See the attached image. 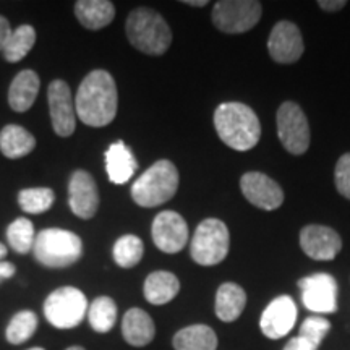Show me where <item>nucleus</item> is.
<instances>
[{
  "label": "nucleus",
  "instance_id": "obj_1",
  "mask_svg": "<svg viewBox=\"0 0 350 350\" xmlns=\"http://www.w3.org/2000/svg\"><path fill=\"white\" fill-rule=\"evenodd\" d=\"M119 93L112 75L106 70H93L85 77L77 91L75 111L88 126H107L116 119Z\"/></svg>",
  "mask_w": 350,
  "mask_h": 350
},
{
  "label": "nucleus",
  "instance_id": "obj_2",
  "mask_svg": "<svg viewBox=\"0 0 350 350\" xmlns=\"http://www.w3.org/2000/svg\"><path fill=\"white\" fill-rule=\"evenodd\" d=\"M219 138L235 151L255 148L261 138V124L252 107L242 103H224L214 112Z\"/></svg>",
  "mask_w": 350,
  "mask_h": 350
},
{
  "label": "nucleus",
  "instance_id": "obj_3",
  "mask_svg": "<svg viewBox=\"0 0 350 350\" xmlns=\"http://www.w3.org/2000/svg\"><path fill=\"white\" fill-rule=\"evenodd\" d=\"M125 31L131 46L148 55H163L172 42L167 21L152 8H135L126 18Z\"/></svg>",
  "mask_w": 350,
  "mask_h": 350
},
{
  "label": "nucleus",
  "instance_id": "obj_4",
  "mask_svg": "<svg viewBox=\"0 0 350 350\" xmlns=\"http://www.w3.org/2000/svg\"><path fill=\"white\" fill-rule=\"evenodd\" d=\"M178 188V170L167 159L151 165L131 185V198L138 206L156 208L174 198Z\"/></svg>",
  "mask_w": 350,
  "mask_h": 350
},
{
  "label": "nucleus",
  "instance_id": "obj_5",
  "mask_svg": "<svg viewBox=\"0 0 350 350\" xmlns=\"http://www.w3.org/2000/svg\"><path fill=\"white\" fill-rule=\"evenodd\" d=\"M34 256L46 268H68L81 258V239L65 229H44L36 235Z\"/></svg>",
  "mask_w": 350,
  "mask_h": 350
},
{
  "label": "nucleus",
  "instance_id": "obj_6",
  "mask_svg": "<svg viewBox=\"0 0 350 350\" xmlns=\"http://www.w3.org/2000/svg\"><path fill=\"white\" fill-rule=\"evenodd\" d=\"M230 235L229 229L221 219H204L196 227L190 243V255L201 266H216L229 253Z\"/></svg>",
  "mask_w": 350,
  "mask_h": 350
},
{
  "label": "nucleus",
  "instance_id": "obj_7",
  "mask_svg": "<svg viewBox=\"0 0 350 350\" xmlns=\"http://www.w3.org/2000/svg\"><path fill=\"white\" fill-rule=\"evenodd\" d=\"M88 299L80 288L60 287L44 301V317L57 329H72L81 325L88 314Z\"/></svg>",
  "mask_w": 350,
  "mask_h": 350
},
{
  "label": "nucleus",
  "instance_id": "obj_8",
  "mask_svg": "<svg viewBox=\"0 0 350 350\" xmlns=\"http://www.w3.org/2000/svg\"><path fill=\"white\" fill-rule=\"evenodd\" d=\"M262 5L256 0H221L214 3L213 23L229 34L247 33L258 25Z\"/></svg>",
  "mask_w": 350,
  "mask_h": 350
},
{
  "label": "nucleus",
  "instance_id": "obj_9",
  "mask_svg": "<svg viewBox=\"0 0 350 350\" xmlns=\"http://www.w3.org/2000/svg\"><path fill=\"white\" fill-rule=\"evenodd\" d=\"M278 135L291 154L300 156L310 146V125L299 104L287 100L278 111Z\"/></svg>",
  "mask_w": 350,
  "mask_h": 350
},
{
  "label": "nucleus",
  "instance_id": "obj_10",
  "mask_svg": "<svg viewBox=\"0 0 350 350\" xmlns=\"http://www.w3.org/2000/svg\"><path fill=\"white\" fill-rule=\"evenodd\" d=\"M301 300L310 312L334 313L338 310V284L331 274H313L299 282Z\"/></svg>",
  "mask_w": 350,
  "mask_h": 350
},
{
  "label": "nucleus",
  "instance_id": "obj_11",
  "mask_svg": "<svg viewBox=\"0 0 350 350\" xmlns=\"http://www.w3.org/2000/svg\"><path fill=\"white\" fill-rule=\"evenodd\" d=\"M47 103L52 126L59 137L68 138L75 131V103H73L72 91L64 80H54L47 88Z\"/></svg>",
  "mask_w": 350,
  "mask_h": 350
},
{
  "label": "nucleus",
  "instance_id": "obj_12",
  "mask_svg": "<svg viewBox=\"0 0 350 350\" xmlns=\"http://www.w3.org/2000/svg\"><path fill=\"white\" fill-rule=\"evenodd\" d=\"M151 234L156 247L169 255L182 252L188 242V226L185 219L175 211L157 214L152 221Z\"/></svg>",
  "mask_w": 350,
  "mask_h": 350
},
{
  "label": "nucleus",
  "instance_id": "obj_13",
  "mask_svg": "<svg viewBox=\"0 0 350 350\" xmlns=\"http://www.w3.org/2000/svg\"><path fill=\"white\" fill-rule=\"evenodd\" d=\"M271 59L278 64H294L304 55L305 46L300 29L292 21H279L268 39Z\"/></svg>",
  "mask_w": 350,
  "mask_h": 350
},
{
  "label": "nucleus",
  "instance_id": "obj_14",
  "mask_svg": "<svg viewBox=\"0 0 350 350\" xmlns=\"http://www.w3.org/2000/svg\"><path fill=\"white\" fill-rule=\"evenodd\" d=\"M242 193L253 206L274 211L282 204L284 191L279 183L261 172H247L240 180Z\"/></svg>",
  "mask_w": 350,
  "mask_h": 350
},
{
  "label": "nucleus",
  "instance_id": "obj_15",
  "mask_svg": "<svg viewBox=\"0 0 350 350\" xmlns=\"http://www.w3.org/2000/svg\"><path fill=\"white\" fill-rule=\"evenodd\" d=\"M68 204L80 219H93L99 208V191L93 175L86 170L73 172L68 183Z\"/></svg>",
  "mask_w": 350,
  "mask_h": 350
},
{
  "label": "nucleus",
  "instance_id": "obj_16",
  "mask_svg": "<svg viewBox=\"0 0 350 350\" xmlns=\"http://www.w3.org/2000/svg\"><path fill=\"white\" fill-rule=\"evenodd\" d=\"M300 247L312 260L331 261L342 248V240L331 227L306 226L300 232Z\"/></svg>",
  "mask_w": 350,
  "mask_h": 350
},
{
  "label": "nucleus",
  "instance_id": "obj_17",
  "mask_svg": "<svg viewBox=\"0 0 350 350\" xmlns=\"http://www.w3.org/2000/svg\"><path fill=\"white\" fill-rule=\"evenodd\" d=\"M297 305L288 295H281L266 306L261 314L260 327L269 339H281L295 326Z\"/></svg>",
  "mask_w": 350,
  "mask_h": 350
},
{
  "label": "nucleus",
  "instance_id": "obj_18",
  "mask_svg": "<svg viewBox=\"0 0 350 350\" xmlns=\"http://www.w3.org/2000/svg\"><path fill=\"white\" fill-rule=\"evenodd\" d=\"M106 170L109 180L124 185L138 170V161L124 142H116L106 151Z\"/></svg>",
  "mask_w": 350,
  "mask_h": 350
},
{
  "label": "nucleus",
  "instance_id": "obj_19",
  "mask_svg": "<svg viewBox=\"0 0 350 350\" xmlns=\"http://www.w3.org/2000/svg\"><path fill=\"white\" fill-rule=\"evenodd\" d=\"M122 336L125 342L133 347H144L151 344L156 336L152 318L142 308H130L122 319Z\"/></svg>",
  "mask_w": 350,
  "mask_h": 350
},
{
  "label": "nucleus",
  "instance_id": "obj_20",
  "mask_svg": "<svg viewBox=\"0 0 350 350\" xmlns=\"http://www.w3.org/2000/svg\"><path fill=\"white\" fill-rule=\"evenodd\" d=\"M39 85H41V80L34 70H23L13 78L12 85L8 88V104L13 111H29L38 98Z\"/></svg>",
  "mask_w": 350,
  "mask_h": 350
},
{
  "label": "nucleus",
  "instance_id": "obj_21",
  "mask_svg": "<svg viewBox=\"0 0 350 350\" xmlns=\"http://www.w3.org/2000/svg\"><path fill=\"white\" fill-rule=\"evenodd\" d=\"M144 299L152 305H165L180 292V281L169 271H154L144 281Z\"/></svg>",
  "mask_w": 350,
  "mask_h": 350
},
{
  "label": "nucleus",
  "instance_id": "obj_22",
  "mask_svg": "<svg viewBox=\"0 0 350 350\" xmlns=\"http://www.w3.org/2000/svg\"><path fill=\"white\" fill-rule=\"evenodd\" d=\"M75 15L86 29H103L116 18V7L109 0H80L75 3Z\"/></svg>",
  "mask_w": 350,
  "mask_h": 350
},
{
  "label": "nucleus",
  "instance_id": "obj_23",
  "mask_svg": "<svg viewBox=\"0 0 350 350\" xmlns=\"http://www.w3.org/2000/svg\"><path fill=\"white\" fill-rule=\"evenodd\" d=\"M247 305V294L239 284L224 282L217 288L216 294V310L217 318L224 323H232L240 318Z\"/></svg>",
  "mask_w": 350,
  "mask_h": 350
},
{
  "label": "nucleus",
  "instance_id": "obj_24",
  "mask_svg": "<svg viewBox=\"0 0 350 350\" xmlns=\"http://www.w3.org/2000/svg\"><path fill=\"white\" fill-rule=\"evenodd\" d=\"M36 148V138L23 126L10 124L0 131V151L8 159H20Z\"/></svg>",
  "mask_w": 350,
  "mask_h": 350
},
{
  "label": "nucleus",
  "instance_id": "obj_25",
  "mask_svg": "<svg viewBox=\"0 0 350 350\" xmlns=\"http://www.w3.org/2000/svg\"><path fill=\"white\" fill-rule=\"evenodd\" d=\"M172 345L175 350H216L217 336L206 325H191L174 336Z\"/></svg>",
  "mask_w": 350,
  "mask_h": 350
},
{
  "label": "nucleus",
  "instance_id": "obj_26",
  "mask_svg": "<svg viewBox=\"0 0 350 350\" xmlns=\"http://www.w3.org/2000/svg\"><path fill=\"white\" fill-rule=\"evenodd\" d=\"M88 319L93 331L99 334H107L117 323V305L111 297L103 295L93 300L88 308Z\"/></svg>",
  "mask_w": 350,
  "mask_h": 350
},
{
  "label": "nucleus",
  "instance_id": "obj_27",
  "mask_svg": "<svg viewBox=\"0 0 350 350\" xmlns=\"http://www.w3.org/2000/svg\"><path fill=\"white\" fill-rule=\"evenodd\" d=\"M34 42H36V31L31 25H21L15 31L10 33L5 46H3V57L7 62L16 64L21 59H25L33 49Z\"/></svg>",
  "mask_w": 350,
  "mask_h": 350
},
{
  "label": "nucleus",
  "instance_id": "obj_28",
  "mask_svg": "<svg viewBox=\"0 0 350 350\" xmlns=\"http://www.w3.org/2000/svg\"><path fill=\"white\" fill-rule=\"evenodd\" d=\"M39 326L38 314L31 312V310H23L13 314L10 323H8L5 338L10 344L20 345L25 344L26 340H29L34 336Z\"/></svg>",
  "mask_w": 350,
  "mask_h": 350
},
{
  "label": "nucleus",
  "instance_id": "obj_29",
  "mask_svg": "<svg viewBox=\"0 0 350 350\" xmlns=\"http://www.w3.org/2000/svg\"><path fill=\"white\" fill-rule=\"evenodd\" d=\"M7 240L12 250L20 253V255H26V253L31 252L34 240H36L33 222L26 217L15 219L7 229Z\"/></svg>",
  "mask_w": 350,
  "mask_h": 350
},
{
  "label": "nucleus",
  "instance_id": "obj_30",
  "mask_svg": "<svg viewBox=\"0 0 350 350\" xmlns=\"http://www.w3.org/2000/svg\"><path fill=\"white\" fill-rule=\"evenodd\" d=\"M144 245L137 235H124L113 245V261L120 268H135L142 261Z\"/></svg>",
  "mask_w": 350,
  "mask_h": 350
},
{
  "label": "nucleus",
  "instance_id": "obj_31",
  "mask_svg": "<svg viewBox=\"0 0 350 350\" xmlns=\"http://www.w3.org/2000/svg\"><path fill=\"white\" fill-rule=\"evenodd\" d=\"M55 195L51 188H25L18 193V204L28 214H42L54 206Z\"/></svg>",
  "mask_w": 350,
  "mask_h": 350
},
{
  "label": "nucleus",
  "instance_id": "obj_32",
  "mask_svg": "<svg viewBox=\"0 0 350 350\" xmlns=\"http://www.w3.org/2000/svg\"><path fill=\"white\" fill-rule=\"evenodd\" d=\"M331 329V323L327 319L321 317H312L306 318L304 325L300 327V336L304 339L312 342L314 347H319V344L323 342V339L326 338L327 332Z\"/></svg>",
  "mask_w": 350,
  "mask_h": 350
},
{
  "label": "nucleus",
  "instance_id": "obj_33",
  "mask_svg": "<svg viewBox=\"0 0 350 350\" xmlns=\"http://www.w3.org/2000/svg\"><path fill=\"white\" fill-rule=\"evenodd\" d=\"M334 180L339 193L344 198L350 200V152H345L344 156H340L338 164H336Z\"/></svg>",
  "mask_w": 350,
  "mask_h": 350
},
{
  "label": "nucleus",
  "instance_id": "obj_34",
  "mask_svg": "<svg viewBox=\"0 0 350 350\" xmlns=\"http://www.w3.org/2000/svg\"><path fill=\"white\" fill-rule=\"evenodd\" d=\"M282 350H318V349L314 347L312 342H308V340L301 338V336H297V338L288 340L287 345Z\"/></svg>",
  "mask_w": 350,
  "mask_h": 350
},
{
  "label": "nucleus",
  "instance_id": "obj_35",
  "mask_svg": "<svg viewBox=\"0 0 350 350\" xmlns=\"http://www.w3.org/2000/svg\"><path fill=\"white\" fill-rule=\"evenodd\" d=\"M318 5L325 12H338L342 10V8L347 5V2H345V0H319Z\"/></svg>",
  "mask_w": 350,
  "mask_h": 350
},
{
  "label": "nucleus",
  "instance_id": "obj_36",
  "mask_svg": "<svg viewBox=\"0 0 350 350\" xmlns=\"http://www.w3.org/2000/svg\"><path fill=\"white\" fill-rule=\"evenodd\" d=\"M12 29H10V23L5 16L0 15V51H3V46H5L8 36H10Z\"/></svg>",
  "mask_w": 350,
  "mask_h": 350
},
{
  "label": "nucleus",
  "instance_id": "obj_37",
  "mask_svg": "<svg viewBox=\"0 0 350 350\" xmlns=\"http://www.w3.org/2000/svg\"><path fill=\"white\" fill-rule=\"evenodd\" d=\"M13 274H15V266L8 261H0V282L13 278Z\"/></svg>",
  "mask_w": 350,
  "mask_h": 350
},
{
  "label": "nucleus",
  "instance_id": "obj_38",
  "mask_svg": "<svg viewBox=\"0 0 350 350\" xmlns=\"http://www.w3.org/2000/svg\"><path fill=\"white\" fill-rule=\"evenodd\" d=\"M185 5H191V7H204L206 5V0H183Z\"/></svg>",
  "mask_w": 350,
  "mask_h": 350
},
{
  "label": "nucleus",
  "instance_id": "obj_39",
  "mask_svg": "<svg viewBox=\"0 0 350 350\" xmlns=\"http://www.w3.org/2000/svg\"><path fill=\"white\" fill-rule=\"evenodd\" d=\"M7 247H5V245H3L2 242H0V261H2L3 260V258H5L7 256Z\"/></svg>",
  "mask_w": 350,
  "mask_h": 350
},
{
  "label": "nucleus",
  "instance_id": "obj_40",
  "mask_svg": "<svg viewBox=\"0 0 350 350\" xmlns=\"http://www.w3.org/2000/svg\"><path fill=\"white\" fill-rule=\"evenodd\" d=\"M65 350H86L85 347H81V345H72V347L65 349Z\"/></svg>",
  "mask_w": 350,
  "mask_h": 350
},
{
  "label": "nucleus",
  "instance_id": "obj_41",
  "mask_svg": "<svg viewBox=\"0 0 350 350\" xmlns=\"http://www.w3.org/2000/svg\"><path fill=\"white\" fill-rule=\"evenodd\" d=\"M28 350H46V349H42V347H31V349H28Z\"/></svg>",
  "mask_w": 350,
  "mask_h": 350
}]
</instances>
